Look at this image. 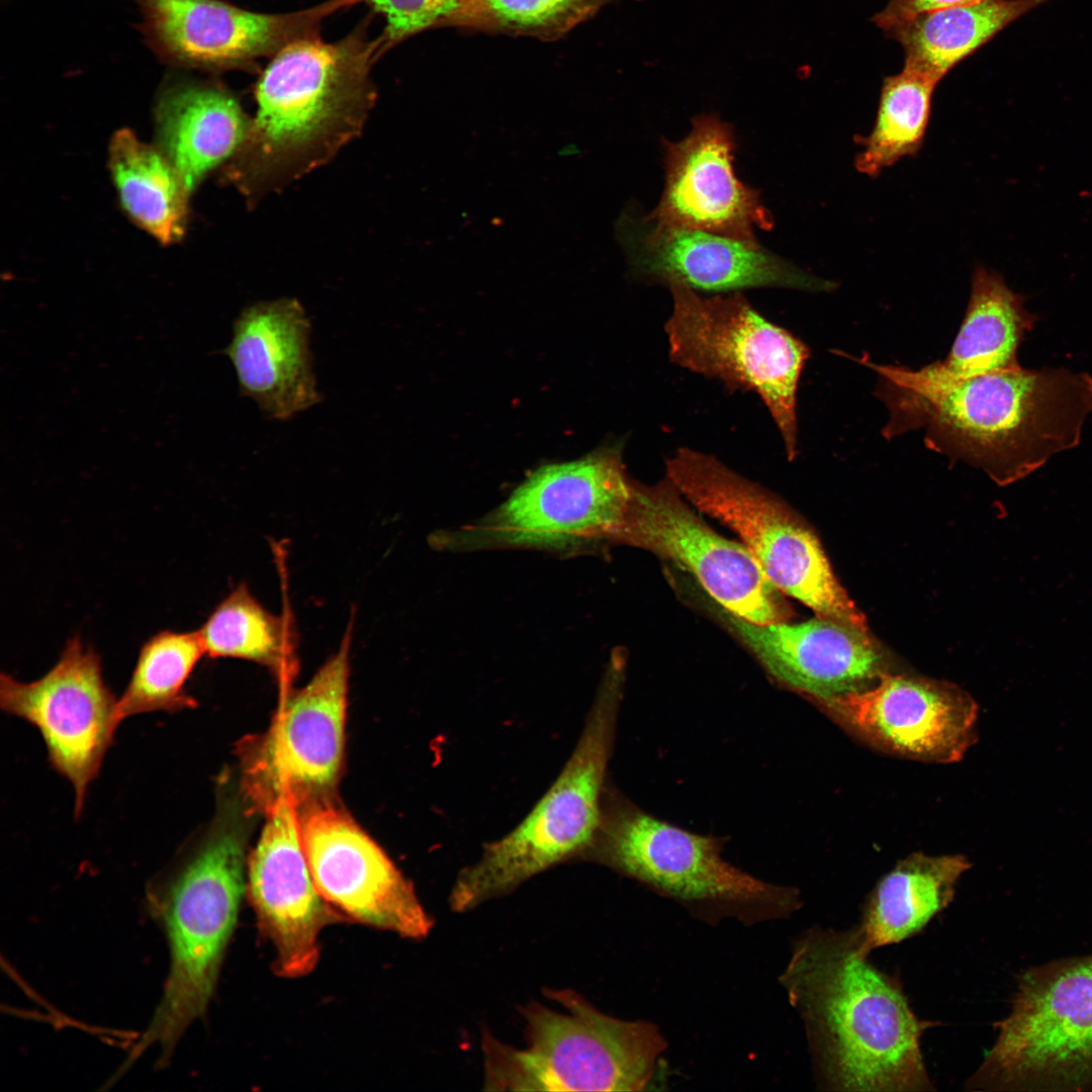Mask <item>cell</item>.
Listing matches in <instances>:
<instances>
[{"mask_svg":"<svg viewBox=\"0 0 1092 1092\" xmlns=\"http://www.w3.org/2000/svg\"><path fill=\"white\" fill-rule=\"evenodd\" d=\"M244 841L234 829L212 834L154 892L151 907L166 933L170 968L161 1001L123 1069L158 1046L164 1067L192 1022L207 1009L246 892Z\"/></svg>","mask_w":1092,"mask_h":1092,"instance_id":"obj_6","label":"cell"},{"mask_svg":"<svg viewBox=\"0 0 1092 1092\" xmlns=\"http://www.w3.org/2000/svg\"><path fill=\"white\" fill-rule=\"evenodd\" d=\"M109 169L121 205L129 217L163 244L184 234L190 190L158 148L120 129L109 147Z\"/></svg>","mask_w":1092,"mask_h":1092,"instance_id":"obj_27","label":"cell"},{"mask_svg":"<svg viewBox=\"0 0 1092 1092\" xmlns=\"http://www.w3.org/2000/svg\"><path fill=\"white\" fill-rule=\"evenodd\" d=\"M1046 0H980L916 13L882 30L904 51V69L938 84L960 62Z\"/></svg>","mask_w":1092,"mask_h":1092,"instance_id":"obj_26","label":"cell"},{"mask_svg":"<svg viewBox=\"0 0 1092 1092\" xmlns=\"http://www.w3.org/2000/svg\"><path fill=\"white\" fill-rule=\"evenodd\" d=\"M1092 1063V958L1029 979L970 1089L1065 1076Z\"/></svg>","mask_w":1092,"mask_h":1092,"instance_id":"obj_13","label":"cell"},{"mask_svg":"<svg viewBox=\"0 0 1092 1092\" xmlns=\"http://www.w3.org/2000/svg\"><path fill=\"white\" fill-rule=\"evenodd\" d=\"M357 0H330L300 11L268 14L219 0H135L154 53L171 65L228 69L275 55L316 35L322 20Z\"/></svg>","mask_w":1092,"mask_h":1092,"instance_id":"obj_19","label":"cell"},{"mask_svg":"<svg viewBox=\"0 0 1092 1092\" xmlns=\"http://www.w3.org/2000/svg\"><path fill=\"white\" fill-rule=\"evenodd\" d=\"M616 0H461L453 26L555 39Z\"/></svg>","mask_w":1092,"mask_h":1092,"instance_id":"obj_31","label":"cell"},{"mask_svg":"<svg viewBox=\"0 0 1092 1092\" xmlns=\"http://www.w3.org/2000/svg\"><path fill=\"white\" fill-rule=\"evenodd\" d=\"M1090 413L1089 374L1021 366L927 388L913 405L930 449L983 469L1001 485L1076 447Z\"/></svg>","mask_w":1092,"mask_h":1092,"instance_id":"obj_3","label":"cell"},{"mask_svg":"<svg viewBox=\"0 0 1092 1092\" xmlns=\"http://www.w3.org/2000/svg\"><path fill=\"white\" fill-rule=\"evenodd\" d=\"M665 464L679 493L735 531L780 592L819 617L867 631L863 614L838 583L815 535L776 495L690 448H679Z\"/></svg>","mask_w":1092,"mask_h":1092,"instance_id":"obj_8","label":"cell"},{"mask_svg":"<svg viewBox=\"0 0 1092 1092\" xmlns=\"http://www.w3.org/2000/svg\"><path fill=\"white\" fill-rule=\"evenodd\" d=\"M155 119L158 148L190 191L234 156L251 121L225 89L193 80L175 81L162 91Z\"/></svg>","mask_w":1092,"mask_h":1092,"instance_id":"obj_24","label":"cell"},{"mask_svg":"<svg viewBox=\"0 0 1092 1092\" xmlns=\"http://www.w3.org/2000/svg\"><path fill=\"white\" fill-rule=\"evenodd\" d=\"M205 655L197 631L163 630L142 646L129 682L117 702L121 722L127 717L157 711L178 712L195 706L185 685Z\"/></svg>","mask_w":1092,"mask_h":1092,"instance_id":"obj_30","label":"cell"},{"mask_svg":"<svg viewBox=\"0 0 1092 1092\" xmlns=\"http://www.w3.org/2000/svg\"><path fill=\"white\" fill-rule=\"evenodd\" d=\"M729 629L776 680L813 703L863 690L884 673L867 631L817 616L800 624H757L721 609Z\"/></svg>","mask_w":1092,"mask_h":1092,"instance_id":"obj_21","label":"cell"},{"mask_svg":"<svg viewBox=\"0 0 1092 1092\" xmlns=\"http://www.w3.org/2000/svg\"><path fill=\"white\" fill-rule=\"evenodd\" d=\"M623 662L608 667L573 751L548 790L507 834L458 874L450 908L464 913L554 867L584 859L604 817L606 778L623 692Z\"/></svg>","mask_w":1092,"mask_h":1092,"instance_id":"obj_4","label":"cell"},{"mask_svg":"<svg viewBox=\"0 0 1092 1092\" xmlns=\"http://www.w3.org/2000/svg\"><path fill=\"white\" fill-rule=\"evenodd\" d=\"M555 1010L521 1007L524 1048L481 1037L484 1089L511 1091H641L654 1079L665 1041L655 1025L623 1020L572 989H544Z\"/></svg>","mask_w":1092,"mask_h":1092,"instance_id":"obj_5","label":"cell"},{"mask_svg":"<svg viewBox=\"0 0 1092 1092\" xmlns=\"http://www.w3.org/2000/svg\"><path fill=\"white\" fill-rule=\"evenodd\" d=\"M385 20L382 42L395 43L426 29L452 24L461 0H365Z\"/></svg>","mask_w":1092,"mask_h":1092,"instance_id":"obj_32","label":"cell"},{"mask_svg":"<svg viewBox=\"0 0 1092 1092\" xmlns=\"http://www.w3.org/2000/svg\"><path fill=\"white\" fill-rule=\"evenodd\" d=\"M815 704L874 747L921 761L961 760L976 737L977 703L946 681L884 673Z\"/></svg>","mask_w":1092,"mask_h":1092,"instance_id":"obj_15","label":"cell"},{"mask_svg":"<svg viewBox=\"0 0 1092 1092\" xmlns=\"http://www.w3.org/2000/svg\"><path fill=\"white\" fill-rule=\"evenodd\" d=\"M668 287L673 307L665 333L671 361L717 378L730 390L754 391L793 460L798 453L797 389L808 347L763 317L741 292L703 297L680 284Z\"/></svg>","mask_w":1092,"mask_h":1092,"instance_id":"obj_9","label":"cell"},{"mask_svg":"<svg viewBox=\"0 0 1092 1092\" xmlns=\"http://www.w3.org/2000/svg\"><path fill=\"white\" fill-rule=\"evenodd\" d=\"M735 139L729 123L714 114L693 120L679 142H663L664 186L647 215L662 224L755 241L772 217L759 192L742 183L733 168Z\"/></svg>","mask_w":1092,"mask_h":1092,"instance_id":"obj_20","label":"cell"},{"mask_svg":"<svg viewBox=\"0 0 1092 1092\" xmlns=\"http://www.w3.org/2000/svg\"><path fill=\"white\" fill-rule=\"evenodd\" d=\"M584 859L648 885L697 913L744 922L784 918L800 908L796 890L768 884L727 862L713 837L605 799L597 838Z\"/></svg>","mask_w":1092,"mask_h":1092,"instance_id":"obj_7","label":"cell"},{"mask_svg":"<svg viewBox=\"0 0 1092 1092\" xmlns=\"http://www.w3.org/2000/svg\"><path fill=\"white\" fill-rule=\"evenodd\" d=\"M622 447L605 445L579 459L539 467L492 514L446 542L557 549L615 542L634 484Z\"/></svg>","mask_w":1092,"mask_h":1092,"instance_id":"obj_10","label":"cell"},{"mask_svg":"<svg viewBox=\"0 0 1092 1092\" xmlns=\"http://www.w3.org/2000/svg\"><path fill=\"white\" fill-rule=\"evenodd\" d=\"M117 702L103 680L100 656L77 635L39 679L22 682L1 673V708L38 729L51 765L74 787L77 817L120 723Z\"/></svg>","mask_w":1092,"mask_h":1092,"instance_id":"obj_12","label":"cell"},{"mask_svg":"<svg viewBox=\"0 0 1092 1092\" xmlns=\"http://www.w3.org/2000/svg\"><path fill=\"white\" fill-rule=\"evenodd\" d=\"M381 41L358 31L335 42L312 35L273 55L256 85V114L223 171L250 204L330 161L361 131Z\"/></svg>","mask_w":1092,"mask_h":1092,"instance_id":"obj_2","label":"cell"},{"mask_svg":"<svg viewBox=\"0 0 1092 1092\" xmlns=\"http://www.w3.org/2000/svg\"><path fill=\"white\" fill-rule=\"evenodd\" d=\"M936 85L904 68L884 78L874 127L862 139V150L854 161L858 172L875 178L901 159L919 152Z\"/></svg>","mask_w":1092,"mask_h":1092,"instance_id":"obj_29","label":"cell"},{"mask_svg":"<svg viewBox=\"0 0 1092 1092\" xmlns=\"http://www.w3.org/2000/svg\"><path fill=\"white\" fill-rule=\"evenodd\" d=\"M310 322L294 298L256 302L233 325L222 350L242 395L270 419L287 421L322 400L309 350Z\"/></svg>","mask_w":1092,"mask_h":1092,"instance_id":"obj_22","label":"cell"},{"mask_svg":"<svg viewBox=\"0 0 1092 1092\" xmlns=\"http://www.w3.org/2000/svg\"><path fill=\"white\" fill-rule=\"evenodd\" d=\"M977 1L980 0H889L884 9L874 15L873 21L879 28L883 29L897 20L922 11Z\"/></svg>","mask_w":1092,"mask_h":1092,"instance_id":"obj_33","label":"cell"},{"mask_svg":"<svg viewBox=\"0 0 1092 1092\" xmlns=\"http://www.w3.org/2000/svg\"><path fill=\"white\" fill-rule=\"evenodd\" d=\"M620 236L634 275L651 283L733 293L757 287L827 291L834 283L809 274L758 242L670 226L629 211Z\"/></svg>","mask_w":1092,"mask_h":1092,"instance_id":"obj_16","label":"cell"},{"mask_svg":"<svg viewBox=\"0 0 1092 1092\" xmlns=\"http://www.w3.org/2000/svg\"><path fill=\"white\" fill-rule=\"evenodd\" d=\"M869 954L856 927H815L795 942L780 977L817 1073L834 1091H931L920 1048L930 1022Z\"/></svg>","mask_w":1092,"mask_h":1092,"instance_id":"obj_1","label":"cell"},{"mask_svg":"<svg viewBox=\"0 0 1092 1092\" xmlns=\"http://www.w3.org/2000/svg\"><path fill=\"white\" fill-rule=\"evenodd\" d=\"M969 868L961 854L915 852L901 859L868 896L855 926L862 947L871 953L918 933L953 900L956 885Z\"/></svg>","mask_w":1092,"mask_h":1092,"instance_id":"obj_25","label":"cell"},{"mask_svg":"<svg viewBox=\"0 0 1092 1092\" xmlns=\"http://www.w3.org/2000/svg\"><path fill=\"white\" fill-rule=\"evenodd\" d=\"M351 632L340 648L283 705L251 762L249 784L265 799L296 804L330 790L339 776L347 706Z\"/></svg>","mask_w":1092,"mask_h":1092,"instance_id":"obj_17","label":"cell"},{"mask_svg":"<svg viewBox=\"0 0 1092 1092\" xmlns=\"http://www.w3.org/2000/svg\"><path fill=\"white\" fill-rule=\"evenodd\" d=\"M197 632L211 658L244 659L280 671L293 664L289 623L265 609L244 583L215 607Z\"/></svg>","mask_w":1092,"mask_h":1092,"instance_id":"obj_28","label":"cell"},{"mask_svg":"<svg viewBox=\"0 0 1092 1092\" xmlns=\"http://www.w3.org/2000/svg\"><path fill=\"white\" fill-rule=\"evenodd\" d=\"M296 807L283 796L267 808V822L247 863L246 891L259 929L274 948L273 970L285 979L313 971L320 933L344 919L315 888Z\"/></svg>","mask_w":1092,"mask_h":1092,"instance_id":"obj_18","label":"cell"},{"mask_svg":"<svg viewBox=\"0 0 1092 1092\" xmlns=\"http://www.w3.org/2000/svg\"><path fill=\"white\" fill-rule=\"evenodd\" d=\"M1025 301L1001 274L976 266L967 311L946 358L919 370L892 365L894 373L917 385L935 386L1019 368L1018 348L1036 322Z\"/></svg>","mask_w":1092,"mask_h":1092,"instance_id":"obj_23","label":"cell"},{"mask_svg":"<svg viewBox=\"0 0 1092 1092\" xmlns=\"http://www.w3.org/2000/svg\"><path fill=\"white\" fill-rule=\"evenodd\" d=\"M615 542L649 550L696 576L726 611L757 624L783 623L792 610L748 549L709 527L665 478L634 481L630 506Z\"/></svg>","mask_w":1092,"mask_h":1092,"instance_id":"obj_11","label":"cell"},{"mask_svg":"<svg viewBox=\"0 0 1092 1092\" xmlns=\"http://www.w3.org/2000/svg\"><path fill=\"white\" fill-rule=\"evenodd\" d=\"M299 829L315 888L336 911L403 938L429 935L434 920L413 884L344 812L312 803Z\"/></svg>","mask_w":1092,"mask_h":1092,"instance_id":"obj_14","label":"cell"}]
</instances>
